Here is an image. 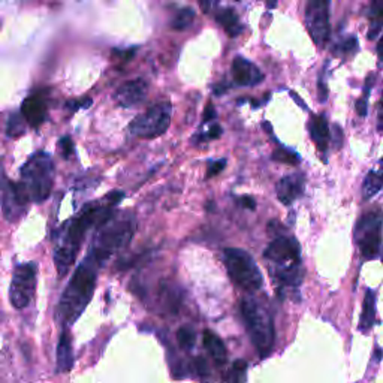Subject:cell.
<instances>
[{"label":"cell","instance_id":"1","mask_svg":"<svg viewBox=\"0 0 383 383\" xmlns=\"http://www.w3.org/2000/svg\"><path fill=\"white\" fill-rule=\"evenodd\" d=\"M104 200L105 205L102 203H88L74 218L60 227L59 241L54 249V263L59 277L68 274L90 227H97L114 214L115 205L106 198Z\"/></svg>","mask_w":383,"mask_h":383},{"label":"cell","instance_id":"2","mask_svg":"<svg viewBox=\"0 0 383 383\" xmlns=\"http://www.w3.org/2000/svg\"><path fill=\"white\" fill-rule=\"evenodd\" d=\"M99 270V263L87 256L72 274L71 281L60 297L56 312L57 321L63 328L75 324L78 317L83 315L93 297Z\"/></svg>","mask_w":383,"mask_h":383},{"label":"cell","instance_id":"3","mask_svg":"<svg viewBox=\"0 0 383 383\" xmlns=\"http://www.w3.org/2000/svg\"><path fill=\"white\" fill-rule=\"evenodd\" d=\"M136 231V217L131 212L113 214L96 227L95 239L90 245L87 256L97 262L100 267L113 258L117 252L124 249L133 239Z\"/></svg>","mask_w":383,"mask_h":383},{"label":"cell","instance_id":"4","mask_svg":"<svg viewBox=\"0 0 383 383\" xmlns=\"http://www.w3.org/2000/svg\"><path fill=\"white\" fill-rule=\"evenodd\" d=\"M240 308L253 346L262 358L268 357L274 348L276 328L267 307L252 297H245L241 301Z\"/></svg>","mask_w":383,"mask_h":383},{"label":"cell","instance_id":"5","mask_svg":"<svg viewBox=\"0 0 383 383\" xmlns=\"http://www.w3.org/2000/svg\"><path fill=\"white\" fill-rule=\"evenodd\" d=\"M54 162L48 153L38 151L21 168V186L33 203H44L53 190Z\"/></svg>","mask_w":383,"mask_h":383},{"label":"cell","instance_id":"6","mask_svg":"<svg viewBox=\"0 0 383 383\" xmlns=\"http://www.w3.org/2000/svg\"><path fill=\"white\" fill-rule=\"evenodd\" d=\"M223 261L227 276L240 289L253 294V292H258L262 288V272L247 252L234 247L225 249Z\"/></svg>","mask_w":383,"mask_h":383},{"label":"cell","instance_id":"7","mask_svg":"<svg viewBox=\"0 0 383 383\" xmlns=\"http://www.w3.org/2000/svg\"><path fill=\"white\" fill-rule=\"evenodd\" d=\"M383 213L380 207H375L364 213L357 222L353 231L355 244L358 245L361 256L366 261H373L379 256L382 245Z\"/></svg>","mask_w":383,"mask_h":383},{"label":"cell","instance_id":"8","mask_svg":"<svg viewBox=\"0 0 383 383\" xmlns=\"http://www.w3.org/2000/svg\"><path fill=\"white\" fill-rule=\"evenodd\" d=\"M172 106L169 102H159L138 115L129 124V132L144 140H153L163 135L171 124Z\"/></svg>","mask_w":383,"mask_h":383},{"label":"cell","instance_id":"9","mask_svg":"<svg viewBox=\"0 0 383 383\" xmlns=\"http://www.w3.org/2000/svg\"><path fill=\"white\" fill-rule=\"evenodd\" d=\"M263 258L270 263V271L289 270L303 265L301 263V247L294 236L285 234L277 235L263 252Z\"/></svg>","mask_w":383,"mask_h":383},{"label":"cell","instance_id":"10","mask_svg":"<svg viewBox=\"0 0 383 383\" xmlns=\"http://www.w3.org/2000/svg\"><path fill=\"white\" fill-rule=\"evenodd\" d=\"M36 272H38V265L35 262L20 263L14 270L9 299L15 308H26L30 304L36 290Z\"/></svg>","mask_w":383,"mask_h":383},{"label":"cell","instance_id":"11","mask_svg":"<svg viewBox=\"0 0 383 383\" xmlns=\"http://www.w3.org/2000/svg\"><path fill=\"white\" fill-rule=\"evenodd\" d=\"M331 0H308L306 6V26L317 47H325L330 39Z\"/></svg>","mask_w":383,"mask_h":383},{"label":"cell","instance_id":"12","mask_svg":"<svg viewBox=\"0 0 383 383\" xmlns=\"http://www.w3.org/2000/svg\"><path fill=\"white\" fill-rule=\"evenodd\" d=\"M30 203L29 196L24 192L20 183H12V181L3 180V192H2V209L3 216L9 222L20 221L26 213V205Z\"/></svg>","mask_w":383,"mask_h":383},{"label":"cell","instance_id":"13","mask_svg":"<svg viewBox=\"0 0 383 383\" xmlns=\"http://www.w3.org/2000/svg\"><path fill=\"white\" fill-rule=\"evenodd\" d=\"M149 93V84L144 80H132L115 92V102L122 108H132L142 104Z\"/></svg>","mask_w":383,"mask_h":383},{"label":"cell","instance_id":"14","mask_svg":"<svg viewBox=\"0 0 383 383\" xmlns=\"http://www.w3.org/2000/svg\"><path fill=\"white\" fill-rule=\"evenodd\" d=\"M232 77L235 84L240 87L256 86L263 80V74L259 68L241 56L235 57L232 62Z\"/></svg>","mask_w":383,"mask_h":383},{"label":"cell","instance_id":"15","mask_svg":"<svg viewBox=\"0 0 383 383\" xmlns=\"http://www.w3.org/2000/svg\"><path fill=\"white\" fill-rule=\"evenodd\" d=\"M306 178L299 172L290 174L281 178L276 186V194L279 200L283 205H292L295 200L304 194Z\"/></svg>","mask_w":383,"mask_h":383},{"label":"cell","instance_id":"16","mask_svg":"<svg viewBox=\"0 0 383 383\" xmlns=\"http://www.w3.org/2000/svg\"><path fill=\"white\" fill-rule=\"evenodd\" d=\"M21 113L32 127H39L47 118V104L41 96H29L21 105Z\"/></svg>","mask_w":383,"mask_h":383},{"label":"cell","instance_id":"17","mask_svg":"<svg viewBox=\"0 0 383 383\" xmlns=\"http://www.w3.org/2000/svg\"><path fill=\"white\" fill-rule=\"evenodd\" d=\"M308 132H310V136H312L313 142L316 144L317 150L325 153L328 150V144H330V138H331L330 126H328L326 117L312 115L308 123Z\"/></svg>","mask_w":383,"mask_h":383},{"label":"cell","instance_id":"18","mask_svg":"<svg viewBox=\"0 0 383 383\" xmlns=\"http://www.w3.org/2000/svg\"><path fill=\"white\" fill-rule=\"evenodd\" d=\"M74 367V352L68 328H63L57 344V373H68Z\"/></svg>","mask_w":383,"mask_h":383},{"label":"cell","instance_id":"19","mask_svg":"<svg viewBox=\"0 0 383 383\" xmlns=\"http://www.w3.org/2000/svg\"><path fill=\"white\" fill-rule=\"evenodd\" d=\"M383 189V158L373 167L368 174L364 178L362 183V198L364 200H370L375 198Z\"/></svg>","mask_w":383,"mask_h":383},{"label":"cell","instance_id":"20","mask_svg":"<svg viewBox=\"0 0 383 383\" xmlns=\"http://www.w3.org/2000/svg\"><path fill=\"white\" fill-rule=\"evenodd\" d=\"M375 325H376V292L373 289H367L362 303V313H361L358 330L362 334H368Z\"/></svg>","mask_w":383,"mask_h":383},{"label":"cell","instance_id":"21","mask_svg":"<svg viewBox=\"0 0 383 383\" xmlns=\"http://www.w3.org/2000/svg\"><path fill=\"white\" fill-rule=\"evenodd\" d=\"M203 343L207 352L212 355L213 359L218 364V366H225L227 361V352L223 342L221 340V337L207 330L203 334Z\"/></svg>","mask_w":383,"mask_h":383},{"label":"cell","instance_id":"22","mask_svg":"<svg viewBox=\"0 0 383 383\" xmlns=\"http://www.w3.org/2000/svg\"><path fill=\"white\" fill-rule=\"evenodd\" d=\"M383 29V0H371L368 11V39H376Z\"/></svg>","mask_w":383,"mask_h":383},{"label":"cell","instance_id":"23","mask_svg":"<svg viewBox=\"0 0 383 383\" xmlns=\"http://www.w3.org/2000/svg\"><path fill=\"white\" fill-rule=\"evenodd\" d=\"M216 20L221 23V26L226 30L227 35H231L232 38L239 36L243 32V26L240 23V18L234 12V9L223 8L216 14Z\"/></svg>","mask_w":383,"mask_h":383},{"label":"cell","instance_id":"24","mask_svg":"<svg viewBox=\"0 0 383 383\" xmlns=\"http://www.w3.org/2000/svg\"><path fill=\"white\" fill-rule=\"evenodd\" d=\"M195 20V11L190 8H183L176 14L174 20H172V29L176 30H186L192 26Z\"/></svg>","mask_w":383,"mask_h":383},{"label":"cell","instance_id":"25","mask_svg":"<svg viewBox=\"0 0 383 383\" xmlns=\"http://www.w3.org/2000/svg\"><path fill=\"white\" fill-rule=\"evenodd\" d=\"M177 340H178V344L180 348L189 352L195 348V342H196V333L192 326L189 325H185L181 326L178 333H177Z\"/></svg>","mask_w":383,"mask_h":383},{"label":"cell","instance_id":"26","mask_svg":"<svg viewBox=\"0 0 383 383\" xmlns=\"http://www.w3.org/2000/svg\"><path fill=\"white\" fill-rule=\"evenodd\" d=\"M357 50H358V39L355 38V36H349V38H346L344 41L334 45L333 51L335 56L348 57V56H352V54L357 53Z\"/></svg>","mask_w":383,"mask_h":383},{"label":"cell","instance_id":"27","mask_svg":"<svg viewBox=\"0 0 383 383\" xmlns=\"http://www.w3.org/2000/svg\"><path fill=\"white\" fill-rule=\"evenodd\" d=\"M245 375H247V362L244 359H236L232 364L230 375H227V382L245 383Z\"/></svg>","mask_w":383,"mask_h":383},{"label":"cell","instance_id":"28","mask_svg":"<svg viewBox=\"0 0 383 383\" xmlns=\"http://www.w3.org/2000/svg\"><path fill=\"white\" fill-rule=\"evenodd\" d=\"M24 133V120L20 114H12L9 117L6 124V135L11 138H17Z\"/></svg>","mask_w":383,"mask_h":383},{"label":"cell","instance_id":"29","mask_svg":"<svg viewBox=\"0 0 383 383\" xmlns=\"http://www.w3.org/2000/svg\"><path fill=\"white\" fill-rule=\"evenodd\" d=\"M272 159L277 162H281V163H289V165H297V163H299V160H301L299 154H297L294 150H289V149L276 150L274 154H272Z\"/></svg>","mask_w":383,"mask_h":383},{"label":"cell","instance_id":"30","mask_svg":"<svg viewBox=\"0 0 383 383\" xmlns=\"http://www.w3.org/2000/svg\"><path fill=\"white\" fill-rule=\"evenodd\" d=\"M373 80H375V75H370L367 78L366 87H364V93H362L361 99L357 102V113L361 117L367 115V106H368V97H370V90H371V86H373Z\"/></svg>","mask_w":383,"mask_h":383},{"label":"cell","instance_id":"31","mask_svg":"<svg viewBox=\"0 0 383 383\" xmlns=\"http://www.w3.org/2000/svg\"><path fill=\"white\" fill-rule=\"evenodd\" d=\"M59 149L62 150V156L65 159H69L74 154V141L69 136H63L59 141Z\"/></svg>","mask_w":383,"mask_h":383},{"label":"cell","instance_id":"32","mask_svg":"<svg viewBox=\"0 0 383 383\" xmlns=\"http://www.w3.org/2000/svg\"><path fill=\"white\" fill-rule=\"evenodd\" d=\"M225 167H226V159L212 162L208 165V169H207V178H212L217 174H221V172L225 169Z\"/></svg>","mask_w":383,"mask_h":383},{"label":"cell","instance_id":"33","mask_svg":"<svg viewBox=\"0 0 383 383\" xmlns=\"http://www.w3.org/2000/svg\"><path fill=\"white\" fill-rule=\"evenodd\" d=\"M195 368L198 371L199 376H207L208 375V366H207V361L204 359V357H196L195 358Z\"/></svg>","mask_w":383,"mask_h":383},{"label":"cell","instance_id":"34","mask_svg":"<svg viewBox=\"0 0 383 383\" xmlns=\"http://www.w3.org/2000/svg\"><path fill=\"white\" fill-rule=\"evenodd\" d=\"M221 135H222V127L218 124H214V126L209 127V131L205 135H203V138H200V140H216Z\"/></svg>","mask_w":383,"mask_h":383},{"label":"cell","instance_id":"35","mask_svg":"<svg viewBox=\"0 0 383 383\" xmlns=\"http://www.w3.org/2000/svg\"><path fill=\"white\" fill-rule=\"evenodd\" d=\"M239 203H240L244 208H247V209H254V208H256V200H254L252 196H247V195L241 196V198L239 199Z\"/></svg>","mask_w":383,"mask_h":383},{"label":"cell","instance_id":"36","mask_svg":"<svg viewBox=\"0 0 383 383\" xmlns=\"http://www.w3.org/2000/svg\"><path fill=\"white\" fill-rule=\"evenodd\" d=\"M216 117H217V114H216V111H214L213 105H212V104H208V106H207V109H205V114H204V123H207V122H209V120H214Z\"/></svg>","mask_w":383,"mask_h":383},{"label":"cell","instance_id":"37","mask_svg":"<svg viewBox=\"0 0 383 383\" xmlns=\"http://www.w3.org/2000/svg\"><path fill=\"white\" fill-rule=\"evenodd\" d=\"M377 129L382 132L383 131V96L379 105V115H377Z\"/></svg>","mask_w":383,"mask_h":383},{"label":"cell","instance_id":"38","mask_svg":"<svg viewBox=\"0 0 383 383\" xmlns=\"http://www.w3.org/2000/svg\"><path fill=\"white\" fill-rule=\"evenodd\" d=\"M199 2V6L200 9H203L204 12H209L212 11V6H213V0H198Z\"/></svg>","mask_w":383,"mask_h":383},{"label":"cell","instance_id":"39","mask_svg":"<svg viewBox=\"0 0 383 383\" xmlns=\"http://www.w3.org/2000/svg\"><path fill=\"white\" fill-rule=\"evenodd\" d=\"M376 53H377L379 59L383 62V36L379 39V42H377V45H376Z\"/></svg>","mask_w":383,"mask_h":383},{"label":"cell","instance_id":"40","mask_svg":"<svg viewBox=\"0 0 383 383\" xmlns=\"http://www.w3.org/2000/svg\"><path fill=\"white\" fill-rule=\"evenodd\" d=\"M279 0H267V6L268 8H274L277 5Z\"/></svg>","mask_w":383,"mask_h":383},{"label":"cell","instance_id":"41","mask_svg":"<svg viewBox=\"0 0 383 383\" xmlns=\"http://www.w3.org/2000/svg\"><path fill=\"white\" fill-rule=\"evenodd\" d=\"M207 208H208V212H214V209H213V208H214V204H213V203H209V204L207 205Z\"/></svg>","mask_w":383,"mask_h":383},{"label":"cell","instance_id":"42","mask_svg":"<svg viewBox=\"0 0 383 383\" xmlns=\"http://www.w3.org/2000/svg\"><path fill=\"white\" fill-rule=\"evenodd\" d=\"M382 259H383V253H382Z\"/></svg>","mask_w":383,"mask_h":383}]
</instances>
